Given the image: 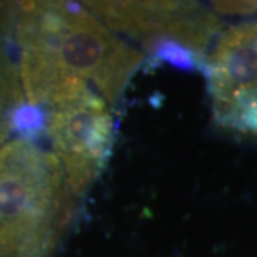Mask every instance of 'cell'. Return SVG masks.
<instances>
[{
	"label": "cell",
	"mask_w": 257,
	"mask_h": 257,
	"mask_svg": "<svg viewBox=\"0 0 257 257\" xmlns=\"http://www.w3.org/2000/svg\"><path fill=\"white\" fill-rule=\"evenodd\" d=\"M46 132L70 190L82 196L109 159L114 124L107 103L86 83L79 84L47 107Z\"/></svg>",
	"instance_id": "cell-3"
},
{
	"label": "cell",
	"mask_w": 257,
	"mask_h": 257,
	"mask_svg": "<svg viewBox=\"0 0 257 257\" xmlns=\"http://www.w3.org/2000/svg\"><path fill=\"white\" fill-rule=\"evenodd\" d=\"M73 214L56 155L23 138L0 146V257H52Z\"/></svg>",
	"instance_id": "cell-2"
},
{
	"label": "cell",
	"mask_w": 257,
	"mask_h": 257,
	"mask_svg": "<svg viewBox=\"0 0 257 257\" xmlns=\"http://www.w3.org/2000/svg\"><path fill=\"white\" fill-rule=\"evenodd\" d=\"M213 9L226 15H248L257 10L256 2H216Z\"/></svg>",
	"instance_id": "cell-7"
},
{
	"label": "cell",
	"mask_w": 257,
	"mask_h": 257,
	"mask_svg": "<svg viewBox=\"0 0 257 257\" xmlns=\"http://www.w3.org/2000/svg\"><path fill=\"white\" fill-rule=\"evenodd\" d=\"M0 15L20 50L19 83L33 107L53 104L73 79L114 104L143 60L84 6L23 2Z\"/></svg>",
	"instance_id": "cell-1"
},
{
	"label": "cell",
	"mask_w": 257,
	"mask_h": 257,
	"mask_svg": "<svg viewBox=\"0 0 257 257\" xmlns=\"http://www.w3.org/2000/svg\"><path fill=\"white\" fill-rule=\"evenodd\" d=\"M152 52L156 55L157 59L163 60L166 63H170L179 67V69H184V70H194L197 67L204 66L202 60L194 56L189 50L182 45L172 42V40H162L157 42L153 46L150 47Z\"/></svg>",
	"instance_id": "cell-6"
},
{
	"label": "cell",
	"mask_w": 257,
	"mask_h": 257,
	"mask_svg": "<svg viewBox=\"0 0 257 257\" xmlns=\"http://www.w3.org/2000/svg\"><path fill=\"white\" fill-rule=\"evenodd\" d=\"M203 70L217 123L257 135V22L223 33Z\"/></svg>",
	"instance_id": "cell-5"
},
{
	"label": "cell",
	"mask_w": 257,
	"mask_h": 257,
	"mask_svg": "<svg viewBox=\"0 0 257 257\" xmlns=\"http://www.w3.org/2000/svg\"><path fill=\"white\" fill-rule=\"evenodd\" d=\"M84 8L111 32L126 33L149 47L172 40L202 62L221 26L210 12L186 2H87Z\"/></svg>",
	"instance_id": "cell-4"
}]
</instances>
